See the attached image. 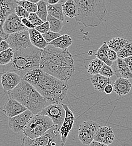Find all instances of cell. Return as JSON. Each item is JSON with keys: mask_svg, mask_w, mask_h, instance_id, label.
Returning <instances> with one entry per match:
<instances>
[{"mask_svg": "<svg viewBox=\"0 0 132 146\" xmlns=\"http://www.w3.org/2000/svg\"><path fill=\"white\" fill-rule=\"evenodd\" d=\"M3 29L7 35L20 32L22 31H28V29L24 27L19 18L14 12L10 14L6 18L3 25Z\"/></svg>", "mask_w": 132, "mask_h": 146, "instance_id": "cell-13", "label": "cell"}, {"mask_svg": "<svg viewBox=\"0 0 132 146\" xmlns=\"http://www.w3.org/2000/svg\"><path fill=\"white\" fill-rule=\"evenodd\" d=\"M113 91L119 97L129 93L132 89V83L129 79L117 78L113 84Z\"/></svg>", "mask_w": 132, "mask_h": 146, "instance_id": "cell-18", "label": "cell"}, {"mask_svg": "<svg viewBox=\"0 0 132 146\" xmlns=\"http://www.w3.org/2000/svg\"><path fill=\"white\" fill-rule=\"evenodd\" d=\"M99 74L106 78H110L115 75V72L111 66H109L105 64L102 66Z\"/></svg>", "mask_w": 132, "mask_h": 146, "instance_id": "cell-33", "label": "cell"}, {"mask_svg": "<svg viewBox=\"0 0 132 146\" xmlns=\"http://www.w3.org/2000/svg\"><path fill=\"white\" fill-rule=\"evenodd\" d=\"M9 48V44L6 40H3L0 43V52L4 51Z\"/></svg>", "mask_w": 132, "mask_h": 146, "instance_id": "cell-40", "label": "cell"}, {"mask_svg": "<svg viewBox=\"0 0 132 146\" xmlns=\"http://www.w3.org/2000/svg\"><path fill=\"white\" fill-rule=\"evenodd\" d=\"M47 5V3L43 0H41L37 3V11L36 13L43 22L47 21V18L48 15Z\"/></svg>", "mask_w": 132, "mask_h": 146, "instance_id": "cell-30", "label": "cell"}, {"mask_svg": "<svg viewBox=\"0 0 132 146\" xmlns=\"http://www.w3.org/2000/svg\"><path fill=\"white\" fill-rule=\"evenodd\" d=\"M88 146H109V145H106L105 144H103V143H100V142H97V141H94L92 142V143L89 145Z\"/></svg>", "mask_w": 132, "mask_h": 146, "instance_id": "cell-43", "label": "cell"}, {"mask_svg": "<svg viewBox=\"0 0 132 146\" xmlns=\"http://www.w3.org/2000/svg\"><path fill=\"white\" fill-rule=\"evenodd\" d=\"M28 1H29V2H31L32 3H37L38 2H39V1H40L41 0H27Z\"/></svg>", "mask_w": 132, "mask_h": 146, "instance_id": "cell-45", "label": "cell"}, {"mask_svg": "<svg viewBox=\"0 0 132 146\" xmlns=\"http://www.w3.org/2000/svg\"><path fill=\"white\" fill-rule=\"evenodd\" d=\"M42 36H43L44 39H45V40L46 41V42L48 44H49L52 41H53L54 40L56 39L57 38L61 36V35L59 33H55V32H53L51 31H49L47 33L42 35Z\"/></svg>", "mask_w": 132, "mask_h": 146, "instance_id": "cell-35", "label": "cell"}, {"mask_svg": "<svg viewBox=\"0 0 132 146\" xmlns=\"http://www.w3.org/2000/svg\"><path fill=\"white\" fill-rule=\"evenodd\" d=\"M104 64L105 63L103 61L97 58L93 59L90 61L88 65L87 72L92 75L99 74Z\"/></svg>", "mask_w": 132, "mask_h": 146, "instance_id": "cell-27", "label": "cell"}, {"mask_svg": "<svg viewBox=\"0 0 132 146\" xmlns=\"http://www.w3.org/2000/svg\"><path fill=\"white\" fill-rule=\"evenodd\" d=\"M77 8L76 20L85 27L99 26L107 14L105 0H73Z\"/></svg>", "mask_w": 132, "mask_h": 146, "instance_id": "cell-3", "label": "cell"}, {"mask_svg": "<svg viewBox=\"0 0 132 146\" xmlns=\"http://www.w3.org/2000/svg\"><path fill=\"white\" fill-rule=\"evenodd\" d=\"M35 29L39 32L40 34L43 35L47 32L50 31V24L47 21L46 22H44L42 24L38 26L35 28Z\"/></svg>", "mask_w": 132, "mask_h": 146, "instance_id": "cell-37", "label": "cell"}, {"mask_svg": "<svg viewBox=\"0 0 132 146\" xmlns=\"http://www.w3.org/2000/svg\"><path fill=\"white\" fill-rule=\"evenodd\" d=\"M21 23L25 27L28 29H33L35 28V27L33 25V24L31 23V21L28 18L21 19Z\"/></svg>", "mask_w": 132, "mask_h": 146, "instance_id": "cell-39", "label": "cell"}, {"mask_svg": "<svg viewBox=\"0 0 132 146\" xmlns=\"http://www.w3.org/2000/svg\"><path fill=\"white\" fill-rule=\"evenodd\" d=\"M22 79V77L17 73L6 72L1 77V84L3 91L8 93L14 90Z\"/></svg>", "mask_w": 132, "mask_h": 146, "instance_id": "cell-15", "label": "cell"}, {"mask_svg": "<svg viewBox=\"0 0 132 146\" xmlns=\"http://www.w3.org/2000/svg\"><path fill=\"white\" fill-rule=\"evenodd\" d=\"M39 68L60 80L68 82L75 71L74 61L68 49L48 44L42 50Z\"/></svg>", "mask_w": 132, "mask_h": 146, "instance_id": "cell-1", "label": "cell"}, {"mask_svg": "<svg viewBox=\"0 0 132 146\" xmlns=\"http://www.w3.org/2000/svg\"><path fill=\"white\" fill-rule=\"evenodd\" d=\"M17 4L21 6L29 13H36L37 11V5L36 3H32L27 0H23L17 2Z\"/></svg>", "mask_w": 132, "mask_h": 146, "instance_id": "cell-32", "label": "cell"}, {"mask_svg": "<svg viewBox=\"0 0 132 146\" xmlns=\"http://www.w3.org/2000/svg\"><path fill=\"white\" fill-rule=\"evenodd\" d=\"M17 2H20V1H23V0H15Z\"/></svg>", "mask_w": 132, "mask_h": 146, "instance_id": "cell-47", "label": "cell"}, {"mask_svg": "<svg viewBox=\"0 0 132 146\" xmlns=\"http://www.w3.org/2000/svg\"><path fill=\"white\" fill-rule=\"evenodd\" d=\"M115 61V65H114V68L113 69L117 78H123L128 79H132V73L124 60L118 58Z\"/></svg>", "mask_w": 132, "mask_h": 146, "instance_id": "cell-19", "label": "cell"}, {"mask_svg": "<svg viewBox=\"0 0 132 146\" xmlns=\"http://www.w3.org/2000/svg\"><path fill=\"white\" fill-rule=\"evenodd\" d=\"M62 106L65 110L66 113L64 121L61 127L59 128L58 131L61 135L62 146H65L68 141L69 134L74 124L75 116L72 110L66 105L62 104Z\"/></svg>", "mask_w": 132, "mask_h": 146, "instance_id": "cell-11", "label": "cell"}, {"mask_svg": "<svg viewBox=\"0 0 132 146\" xmlns=\"http://www.w3.org/2000/svg\"><path fill=\"white\" fill-rule=\"evenodd\" d=\"M59 128H50L44 134L36 139L24 137L21 139V146H62Z\"/></svg>", "mask_w": 132, "mask_h": 146, "instance_id": "cell-7", "label": "cell"}, {"mask_svg": "<svg viewBox=\"0 0 132 146\" xmlns=\"http://www.w3.org/2000/svg\"><path fill=\"white\" fill-rule=\"evenodd\" d=\"M128 42V40L123 38L114 37L107 43V44L109 48L117 52L125 46Z\"/></svg>", "mask_w": 132, "mask_h": 146, "instance_id": "cell-26", "label": "cell"}, {"mask_svg": "<svg viewBox=\"0 0 132 146\" xmlns=\"http://www.w3.org/2000/svg\"><path fill=\"white\" fill-rule=\"evenodd\" d=\"M123 60L125 61V62L126 63L128 67L129 68L131 73H132V56H130L129 57L124 58Z\"/></svg>", "mask_w": 132, "mask_h": 146, "instance_id": "cell-41", "label": "cell"}, {"mask_svg": "<svg viewBox=\"0 0 132 146\" xmlns=\"http://www.w3.org/2000/svg\"><path fill=\"white\" fill-rule=\"evenodd\" d=\"M65 113L62 104H52L45 107L39 114L49 117L52 120L54 125L60 128L64 121Z\"/></svg>", "mask_w": 132, "mask_h": 146, "instance_id": "cell-9", "label": "cell"}, {"mask_svg": "<svg viewBox=\"0 0 132 146\" xmlns=\"http://www.w3.org/2000/svg\"><path fill=\"white\" fill-rule=\"evenodd\" d=\"M29 38L33 46L40 50H43L48 44L42 34H40L35 28L28 29Z\"/></svg>", "mask_w": 132, "mask_h": 146, "instance_id": "cell-20", "label": "cell"}, {"mask_svg": "<svg viewBox=\"0 0 132 146\" xmlns=\"http://www.w3.org/2000/svg\"><path fill=\"white\" fill-rule=\"evenodd\" d=\"M6 40L9 43L10 48L13 49L14 51L25 49L32 46L28 31L9 35Z\"/></svg>", "mask_w": 132, "mask_h": 146, "instance_id": "cell-10", "label": "cell"}, {"mask_svg": "<svg viewBox=\"0 0 132 146\" xmlns=\"http://www.w3.org/2000/svg\"><path fill=\"white\" fill-rule=\"evenodd\" d=\"M115 140V135L113 129L110 127H99L94 135V141L110 145Z\"/></svg>", "mask_w": 132, "mask_h": 146, "instance_id": "cell-16", "label": "cell"}, {"mask_svg": "<svg viewBox=\"0 0 132 146\" xmlns=\"http://www.w3.org/2000/svg\"><path fill=\"white\" fill-rule=\"evenodd\" d=\"M99 127L97 122L91 120L84 121L78 130L79 140L84 145L89 146L94 141V135Z\"/></svg>", "mask_w": 132, "mask_h": 146, "instance_id": "cell-8", "label": "cell"}, {"mask_svg": "<svg viewBox=\"0 0 132 146\" xmlns=\"http://www.w3.org/2000/svg\"><path fill=\"white\" fill-rule=\"evenodd\" d=\"M48 14L54 18L64 21L65 15L63 13L62 4L60 2L56 5H47Z\"/></svg>", "mask_w": 132, "mask_h": 146, "instance_id": "cell-24", "label": "cell"}, {"mask_svg": "<svg viewBox=\"0 0 132 146\" xmlns=\"http://www.w3.org/2000/svg\"><path fill=\"white\" fill-rule=\"evenodd\" d=\"M107 58L112 62L115 61L118 58L117 52L110 48H109V50L107 51Z\"/></svg>", "mask_w": 132, "mask_h": 146, "instance_id": "cell-38", "label": "cell"}, {"mask_svg": "<svg viewBox=\"0 0 132 146\" xmlns=\"http://www.w3.org/2000/svg\"><path fill=\"white\" fill-rule=\"evenodd\" d=\"M47 21L50 24V31L53 32L58 33L64 27L62 21L55 18L50 15H48Z\"/></svg>", "mask_w": 132, "mask_h": 146, "instance_id": "cell-28", "label": "cell"}, {"mask_svg": "<svg viewBox=\"0 0 132 146\" xmlns=\"http://www.w3.org/2000/svg\"><path fill=\"white\" fill-rule=\"evenodd\" d=\"M91 81L94 89L99 92H103L105 88L109 84H111L112 81L110 78H106L100 74L93 75Z\"/></svg>", "mask_w": 132, "mask_h": 146, "instance_id": "cell-21", "label": "cell"}, {"mask_svg": "<svg viewBox=\"0 0 132 146\" xmlns=\"http://www.w3.org/2000/svg\"><path fill=\"white\" fill-rule=\"evenodd\" d=\"M54 126L53 122L49 117L40 114L34 115L24 129L23 134L25 137L31 139H36Z\"/></svg>", "mask_w": 132, "mask_h": 146, "instance_id": "cell-6", "label": "cell"}, {"mask_svg": "<svg viewBox=\"0 0 132 146\" xmlns=\"http://www.w3.org/2000/svg\"><path fill=\"white\" fill-rule=\"evenodd\" d=\"M12 98L27 109L33 115H38L48 103L46 100L30 83L22 79L19 84L12 91L8 92Z\"/></svg>", "mask_w": 132, "mask_h": 146, "instance_id": "cell-4", "label": "cell"}, {"mask_svg": "<svg viewBox=\"0 0 132 146\" xmlns=\"http://www.w3.org/2000/svg\"><path fill=\"white\" fill-rule=\"evenodd\" d=\"M117 57L119 58H125L132 56V42L128 43L117 52Z\"/></svg>", "mask_w": 132, "mask_h": 146, "instance_id": "cell-31", "label": "cell"}, {"mask_svg": "<svg viewBox=\"0 0 132 146\" xmlns=\"http://www.w3.org/2000/svg\"><path fill=\"white\" fill-rule=\"evenodd\" d=\"M14 13L20 19L28 18L29 15V13L24 8L18 4L15 9Z\"/></svg>", "mask_w": 132, "mask_h": 146, "instance_id": "cell-34", "label": "cell"}, {"mask_svg": "<svg viewBox=\"0 0 132 146\" xmlns=\"http://www.w3.org/2000/svg\"><path fill=\"white\" fill-rule=\"evenodd\" d=\"M60 0H48L47 3L48 5H56L60 2Z\"/></svg>", "mask_w": 132, "mask_h": 146, "instance_id": "cell-44", "label": "cell"}, {"mask_svg": "<svg viewBox=\"0 0 132 146\" xmlns=\"http://www.w3.org/2000/svg\"><path fill=\"white\" fill-rule=\"evenodd\" d=\"M42 50L32 45L27 48L14 51L11 62L5 68L6 72H14L23 78L28 72L39 68Z\"/></svg>", "mask_w": 132, "mask_h": 146, "instance_id": "cell-5", "label": "cell"}, {"mask_svg": "<svg viewBox=\"0 0 132 146\" xmlns=\"http://www.w3.org/2000/svg\"><path fill=\"white\" fill-rule=\"evenodd\" d=\"M113 91V87L112 84L107 85L104 89V92L107 94H110Z\"/></svg>", "mask_w": 132, "mask_h": 146, "instance_id": "cell-42", "label": "cell"}, {"mask_svg": "<svg viewBox=\"0 0 132 146\" xmlns=\"http://www.w3.org/2000/svg\"><path fill=\"white\" fill-rule=\"evenodd\" d=\"M27 109L17 100L9 97L4 105L3 111L9 118L13 117L25 111Z\"/></svg>", "mask_w": 132, "mask_h": 146, "instance_id": "cell-17", "label": "cell"}, {"mask_svg": "<svg viewBox=\"0 0 132 146\" xmlns=\"http://www.w3.org/2000/svg\"><path fill=\"white\" fill-rule=\"evenodd\" d=\"M62 11L65 16L69 18H75L77 14V8L73 0H67L62 4Z\"/></svg>", "mask_w": 132, "mask_h": 146, "instance_id": "cell-23", "label": "cell"}, {"mask_svg": "<svg viewBox=\"0 0 132 146\" xmlns=\"http://www.w3.org/2000/svg\"><path fill=\"white\" fill-rule=\"evenodd\" d=\"M5 40V39H3V38H2V36H0V43H1L2 40Z\"/></svg>", "mask_w": 132, "mask_h": 146, "instance_id": "cell-46", "label": "cell"}, {"mask_svg": "<svg viewBox=\"0 0 132 146\" xmlns=\"http://www.w3.org/2000/svg\"><path fill=\"white\" fill-rule=\"evenodd\" d=\"M73 43V40L70 35L65 34L57 38L48 44L60 49H68Z\"/></svg>", "mask_w": 132, "mask_h": 146, "instance_id": "cell-22", "label": "cell"}, {"mask_svg": "<svg viewBox=\"0 0 132 146\" xmlns=\"http://www.w3.org/2000/svg\"><path fill=\"white\" fill-rule=\"evenodd\" d=\"M14 51L11 48L0 52V65L4 66L9 64L14 57Z\"/></svg>", "mask_w": 132, "mask_h": 146, "instance_id": "cell-29", "label": "cell"}, {"mask_svg": "<svg viewBox=\"0 0 132 146\" xmlns=\"http://www.w3.org/2000/svg\"><path fill=\"white\" fill-rule=\"evenodd\" d=\"M17 5L15 0H0V36L3 38L5 40L9 35L3 31V23L8 15L14 12Z\"/></svg>", "mask_w": 132, "mask_h": 146, "instance_id": "cell-14", "label": "cell"}, {"mask_svg": "<svg viewBox=\"0 0 132 146\" xmlns=\"http://www.w3.org/2000/svg\"><path fill=\"white\" fill-rule=\"evenodd\" d=\"M23 79L32 85L50 104H62L69 87L67 82L37 68L26 73Z\"/></svg>", "mask_w": 132, "mask_h": 146, "instance_id": "cell-2", "label": "cell"}, {"mask_svg": "<svg viewBox=\"0 0 132 146\" xmlns=\"http://www.w3.org/2000/svg\"><path fill=\"white\" fill-rule=\"evenodd\" d=\"M28 19L31 21V23L35 27V28L40 25L44 23L39 18V17L36 14V13H29Z\"/></svg>", "mask_w": 132, "mask_h": 146, "instance_id": "cell-36", "label": "cell"}, {"mask_svg": "<svg viewBox=\"0 0 132 146\" xmlns=\"http://www.w3.org/2000/svg\"><path fill=\"white\" fill-rule=\"evenodd\" d=\"M33 115V113L31 111L27 110L18 115L9 118V126L15 133H23L24 129Z\"/></svg>", "mask_w": 132, "mask_h": 146, "instance_id": "cell-12", "label": "cell"}, {"mask_svg": "<svg viewBox=\"0 0 132 146\" xmlns=\"http://www.w3.org/2000/svg\"><path fill=\"white\" fill-rule=\"evenodd\" d=\"M109 47L107 44V42H103V44L98 49L96 53V56L97 58L103 61L105 64L109 66H112L113 62L110 61L107 58V53Z\"/></svg>", "mask_w": 132, "mask_h": 146, "instance_id": "cell-25", "label": "cell"}]
</instances>
